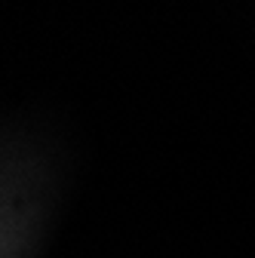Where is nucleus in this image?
<instances>
[{
  "label": "nucleus",
  "mask_w": 255,
  "mask_h": 258,
  "mask_svg": "<svg viewBox=\"0 0 255 258\" xmlns=\"http://www.w3.org/2000/svg\"><path fill=\"white\" fill-rule=\"evenodd\" d=\"M13 231H16L13 224L7 218H0V258H16L19 255V237Z\"/></svg>",
  "instance_id": "f257e3e1"
}]
</instances>
